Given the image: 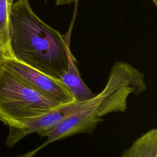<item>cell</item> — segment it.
Instances as JSON below:
<instances>
[{"label": "cell", "mask_w": 157, "mask_h": 157, "mask_svg": "<svg viewBox=\"0 0 157 157\" xmlns=\"http://www.w3.org/2000/svg\"><path fill=\"white\" fill-rule=\"evenodd\" d=\"M71 30L66 36L42 21L28 0H17L12 7L10 47L13 58L53 78L60 79L67 70Z\"/></svg>", "instance_id": "1"}, {"label": "cell", "mask_w": 157, "mask_h": 157, "mask_svg": "<svg viewBox=\"0 0 157 157\" xmlns=\"http://www.w3.org/2000/svg\"><path fill=\"white\" fill-rule=\"evenodd\" d=\"M147 90L144 74L134 67L123 61L115 62L112 67L104 88L91 98L88 104L69 116L53 128L39 135L46 140L34 150L32 156L55 141L78 133H91L106 115L124 112L127 100L131 94H139Z\"/></svg>", "instance_id": "2"}, {"label": "cell", "mask_w": 157, "mask_h": 157, "mask_svg": "<svg viewBox=\"0 0 157 157\" xmlns=\"http://www.w3.org/2000/svg\"><path fill=\"white\" fill-rule=\"evenodd\" d=\"M63 104L40 94L1 65L0 121L19 128L26 120Z\"/></svg>", "instance_id": "3"}, {"label": "cell", "mask_w": 157, "mask_h": 157, "mask_svg": "<svg viewBox=\"0 0 157 157\" xmlns=\"http://www.w3.org/2000/svg\"><path fill=\"white\" fill-rule=\"evenodd\" d=\"M1 65L45 97L61 104L74 101L71 92L60 79L44 74L14 58L2 56Z\"/></svg>", "instance_id": "4"}, {"label": "cell", "mask_w": 157, "mask_h": 157, "mask_svg": "<svg viewBox=\"0 0 157 157\" xmlns=\"http://www.w3.org/2000/svg\"><path fill=\"white\" fill-rule=\"evenodd\" d=\"M90 99L61 104L39 117L26 120L19 128L9 127L6 140V146L11 147L28 135L32 133L39 134L53 128L65 118L86 106Z\"/></svg>", "instance_id": "5"}, {"label": "cell", "mask_w": 157, "mask_h": 157, "mask_svg": "<svg viewBox=\"0 0 157 157\" xmlns=\"http://www.w3.org/2000/svg\"><path fill=\"white\" fill-rule=\"evenodd\" d=\"M60 80L69 90L74 101H86L95 95L81 78L76 60L71 52L69 54L67 70L61 75Z\"/></svg>", "instance_id": "6"}, {"label": "cell", "mask_w": 157, "mask_h": 157, "mask_svg": "<svg viewBox=\"0 0 157 157\" xmlns=\"http://www.w3.org/2000/svg\"><path fill=\"white\" fill-rule=\"evenodd\" d=\"M120 157H157V129H151L142 135Z\"/></svg>", "instance_id": "7"}, {"label": "cell", "mask_w": 157, "mask_h": 157, "mask_svg": "<svg viewBox=\"0 0 157 157\" xmlns=\"http://www.w3.org/2000/svg\"><path fill=\"white\" fill-rule=\"evenodd\" d=\"M14 0H0V52L4 57L13 58L10 47V15Z\"/></svg>", "instance_id": "8"}, {"label": "cell", "mask_w": 157, "mask_h": 157, "mask_svg": "<svg viewBox=\"0 0 157 157\" xmlns=\"http://www.w3.org/2000/svg\"><path fill=\"white\" fill-rule=\"evenodd\" d=\"M78 0H55L56 4L57 6L60 5H64V4H71L74 2H77Z\"/></svg>", "instance_id": "9"}, {"label": "cell", "mask_w": 157, "mask_h": 157, "mask_svg": "<svg viewBox=\"0 0 157 157\" xmlns=\"http://www.w3.org/2000/svg\"><path fill=\"white\" fill-rule=\"evenodd\" d=\"M2 55L0 52V72H1V61H2Z\"/></svg>", "instance_id": "10"}, {"label": "cell", "mask_w": 157, "mask_h": 157, "mask_svg": "<svg viewBox=\"0 0 157 157\" xmlns=\"http://www.w3.org/2000/svg\"><path fill=\"white\" fill-rule=\"evenodd\" d=\"M152 1H153V2L154 4L156 6H157V0H152Z\"/></svg>", "instance_id": "11"}]
</instances>
